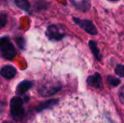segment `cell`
Listing matches in <instances>:
<instances>
[{"instance_id":"4","label":"cell","mask_w":124,"mask_h":123,"mask_svg":"<svg viewBox=\"0 0 124 123\" xmlns=\"http://www.w3.org/2000/svg\"><path fill=\"white\" fill-rule=\"evenodd\" d=\"M73 20H74V22L78 25L80 27H81L83 30H85L88 34H90L92 36H95L97 35V30L95 27V25H93L91 21L87 20H81V19L78 18H73Z\"/></svg>"},{"instance_id":"2","label":"cell","mask_w":124,"mask_h":123,"mask_svg":"<svg viewBox=\"0 0 124 123\" xmlns=\"http://www.w3.org/2000/svg\"><path fill=\"white\" fill-rule=\"evenodd\" d=\"M0 53L3 58L6 59H12L16 55V49L9 38L4 36L0 38Z\"/></svg>"},{"instance_id":"16","label":"cell","mask_w":124,"mask_h":123,"mask_svg":"<svg viewBox=\"0 0 124 123\" xmlns=\"http://www.w3.org/2000/svg\"><path fill=\"white\" fill-rule=\"evenodd\" d=\"M119 98H120V100H121V102L124 105V89H123L121 91H120Z\"/></svg>"},{"instance_id":"13","label":"cell","mask_w":124,"mask_h":123,"mask_svg":"<svg viewBox=\"0 0 124 123\" xmlns=\"http://www.w3.org/2000/svg\"><path fill=\"white\" fill-rule=\"evenodd\" d=\"M107 79H108V84H109V85L111 86V87H116V86L119 85L120 83H121L120 79H116V78H114V77H111V76H109V77L107 78Z\"/></svg>"},{"instance_id":"17","label":"cell","mask_w":124,"mask_h":123,"mask_svg":"<svg viewBox=\"0 0 124 123\" xmlns=\"http://www.w3.org/2000/svg\"><path fill=\"white\" fill-rule=\"evenodd\" d=\"M3 123H8V122H3Z\"/></svg>"},{"instance_id":"12","label":"cell","mask_w":124,"mask_h":123,"mask_svg":"<svg viewBox=\"0 0 124 123\" xmlns=\"http://www.w3.org/2000/svg\"><path fill=\"white\" fill-rule=\"evenodd\" d=\"M15 3L18 7H20V8H22V9H24V10H26V11H28V9H29V8H30V3H29V2H27V1L19 0V1H15Z\"/></svg>"},{"instance_id":"9","label":"cell","mask_w":124,"mask_h":123,"mask_svg":"<svg viewBox=\"0 0 124 123\" xmlns=\"http://www.w3.org/2000/svg\"><path fill=\"white\" fill-rule=\"evenodd\" d=\"M33 86V83L30 80H23L18 84L16 89V94L19 95H22L27 92Z\"/></svg>"},{"instance_id":"7","label":"cell","mask_w":124,"mask_h":123,"mask_svg":"<svg viewBox=\"0 0 124 123\" xmlns=\"http://www.w3.org/2000/svg\"><path fill=\"white\" fill-rule=\"evenodd\" d=\"M16 69L14 66L6 65L3 67L0 70V74L6 79H11L16 75Z\"/></svg>"},{"instance_id":"8","label":"cell","mask_w":124,"mask_h":123,"mask_svg":"<svg viewBox=\"0 0 124 123\" xmlns=\"http://www.w3.org/2000/svg\"><path fill=\"white\" fill-rule=\"evenodd\" d=\"M87 83L89 85L92 86L94 88L97 89H101L102 88V82H101V75L96 72L94 75H91L87 79Z\"/></svg>"},{"instance_id":"6","label":"cell","mask_w":124,"mask_h":123,"mask_svg":"<svg viewBox=\"0 0 124 123\" xmlns=\"http://www.w3.org/2000/svg\"><path fill=\"white\" fill-rule=\"evenodd\" d=\"M60 89L61 86L59 84H45L43 87L40 89L39 92L42 96H50L57 93Z\"/></svg>"},{"instance_id":"14","label":"cell","mask_w":124,"mask_h":123,"mask_svg":"<svg viewBox=\"0 0 124 123\" xmlns=\"http://www.w3.org/2000/svg\"><path fill=\"white\" fill-rule=\"evenodd\" d=\"M7 23V14L5 13H0V29H2Z\"/></svg>"},{"instance_id":"5","label":"cell","mask_w":124,"mask_h":123,"mask_svg":"<svg viewBox=\"0 0 124 123\" xmlns=\"http://www.w3.org/2000/svg\"><path fill=\"white\" fill-rule=\"evenodd\" d=\"M46 36L51 40H55V41H59L64 37L65 34L62 32L61 28H59L57 25H52L47 27L46 29Z\"/></svg>"},{"instance_id":"11","label":"cell","mask_w":124,"mask_h":123,"mask_svg":"<svg viewBox=\"0 0 124 123\" xmlns=\"http://www.w3.org/2000/svg\"><path fill=\"white\" fill-rule=\"evenodd\" d=\"M89 46H90V49H91V51H92V52H93L95 58H96L97 60H101V52H100L98 47H97L96 42L94 41H90V43H89Z\"/></svg>"},{"instance_id":"3","label":"cell","mask_w":124,"mask_h":123,"mask_svg":"<svg viewBox=\"0 0 124 123\" xmlns=\"http://www.w3.org/2000/svg\"><path fill=\"white\" fill-rule=\"evenodd\" d=\"M11 116L15 121H19L24 116L25 110L23 107V100L20 97H14L10 102Z\"/></svg>"},{"instance_id":"1","label":"cell","mask_w":124,"mask_h":123,"mask_svg":"<svg viewBox=\"0 0 124 123\" xmlns=\"http://www.w3.org/2000/svg\"><path fill=\"white\" fill-rule=\"evenodd\" d=\"M82 97L56 102L41 116V123H111L104 107Z\"/></svg>"},{"instance_id":"10","label":"cell","mask_w":124,"mask_h":123,"mask_svg":"<svg viewBox=\"0 0 124 123\" xmlns=\"http://www.w3.org/2000/svg\"><path fill=\"white\" fill-rule=\"evenodd\" d=\"M71 3L81 11H87L90 8V2L89 1H71Z\"/></svg>"},{"instance_id":"15","label":"cell","mask_w":124,"mask_h":123,"mask_svg":"<svg viewBox=\"0 0 124 123\" xmlns=\"http://www.w3.org/2000/svg\"><path fill=\"white\" fill-rule=\"evenodd\" d=\"M115 72L117 75L124 77V66L123 65H117L115 68Z\"/></svg>"}]
</instances>
